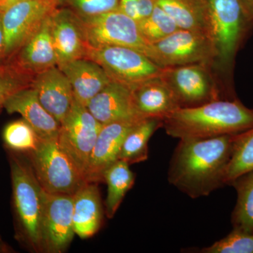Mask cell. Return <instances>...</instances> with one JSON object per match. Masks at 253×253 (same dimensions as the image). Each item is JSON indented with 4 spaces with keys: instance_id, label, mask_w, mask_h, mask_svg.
<instances>
[{
    "instance_id": "cell-1",
    "label": "cell",
    "mask_w": 253,
    "mask_h": 253,
    "mask_svg": "<svg viewBox=\"0 0 253 253\" xmlns=\"http://www.w3.org/2000/svg\"><path fill=\"white\" fill-rule=\"evenodd\" d=\"M234 136L179 139L169 163V184L191 199L209 196L226 185Z\"/></svg>"
},
{
    "instance_id": "cell-2",
    "label": "cell",
    "mask_w": 253,
    "mask_h": 253,
    "mask_svg": "<svg viewBox=\"0 0 253 253\" xmlns=\"http://www.w3.org/2000/svg\"><path fill=\"white\" fill-rule=\"evenodd\" d=\"M162 127L168 135L179 139L235 135L253 127V109L236 98L216 100L176 110L163 120Z\"/></svg>"
},
{
    "instance_id": "cell-3",
    "label": "cell",
    "mask_w": 253,
    "mask_h": 253,
    "mask_svg": "<svg viewBox=\"0 0 253 253\" xmlns=\"http://www.w3.org/2000/svg\"><path fill=\"white\" fill-rule=\"evenodd\" d=\"M9 161L16 239L36 252L43 251L42 219L45 191L28 158L9 150Z\"/></svg>"
},
{
    "instance_id": "cell-4",
    "label": "cell",
    "mask_w": 253,
    "mask_h": 253,
    "mask_svg": "<svg viewBox=\"0 0 253 253\" xmlns=\"http://www.w3.org/2000/svg\"><path fill=\"white\" fill-rule=\"evenodd\" d=\"M206 1L209 9L211 38L217 52L214 66L224 74L230 75L238 50L251 23L240 0Z\"/></svg>"
},
{
    "instance_id": "cell-5",
    "label": "cell",
    "mask_w": 253,
    "mask_h": 253,
    "mask_svg": "<svg viewBox=\"0 0 253 253\" xmlns=\"http://www.w3.org/2000/svg\"><path fill=\"white\" fill-rule=\"evenodd\" d=\"M27 155L38 182L49 194L73 195L86 183L58 138L41 139L38 148Z\"/></svg>"
},
{
    "instance_id": "cell-6",
    "label": "cell",
    "mask_w": 253,
    "mask_h": 253,
    "mask_svg": "<svg viewBox=\"0 0 253 253\" xmlns=\"http://www.w3.org/2000/svg\"><path fill=\"white\" fill-rule=\"evenodd\" d=\"M148 58L162 68L205 63L214 68L217 52L209 35L178 29L164 39L150 44Z\"/></svg>"
},
{
    "instance_id": "cell-7",
    "label": "cell",
    "mask_w": 253,
    "mask_h": 253,
    "mask_svg": "<svg viewBox=\"0 0 253 253\" xmlns=\"http://www.w3.org/2000/svg\"><path fill=\"white\" fill-rule=\"evenodd\" d=\"M213 66L205 63L163 68L161 78L172 91L179 109L225 99L214 79Z\"/></svg>"
},
{
    "instance_id": "cell-8",
    "label": "cell",
    "mask_w": 253,
    "mask_h": 253,
    "mask_svg": "<svg viewBox=\"0 0 253 253\" xmlns=\"http://www.w3.org/2000/svg\"><path fill=\"white\" fill-rule=\"evenodd\" d=\"M84 59L98 63L111 81L130 88L160 76L163 71L143 53L126 46H87Z\"/></svg>"
},
{
    "instance_id": "cell-9",
    "label": "cell",
    "mask_w": 253,
    "mask_h": 253,
    "mask_svg": "<svg viewBox=\"0 0 253 253\" xmlns=\"http://www.w3.org/2000/svg\"><path fill=\"white\" fill-rule=\"evenodd\" d=\"M58 6L55 0H18L0 10L4 35L2 59H12Z\"/></svg>"
},
{
    "instance_id": "cell-10",
    "label": "cell",
    "mask_w": 253,
    "mask_h": 253,
    "mask_svg": "<svg viewBox=\"0 0 253 253\" xmlns=\"http://www.w3.org/2000/svg\"><path fill=\"white\" fill-rule=\"evenodd\" d=\"M78 17L87 46H126L147 55L150 44L141 35L138 23L119 9L90 17Z\"/></svg>"
},
{
    "instance_id": "cell-11",
    "label": "cell",
    "mask_w": 253,
    "mask_h": 253,
    "mask_svg": "<svg viewBox=\"0 0 253 253\" xmlns=\"http://www.w3.org/2000/svg\"><path fill=\"white\" fill-rule=\"evenodd\" d=\"M101 124L86 106L73 100L60 126L58 141L84 177L91 151L97 139Z\"/></svg>"
},
{
    "instance_id": "cell-12",
    "label": "cell",
    "mask_w": 253,
    "mask_h": 253,
    "mask_svg": "<svg viewBox=\"0 0 253 253\" xmlns=\"http://www.w3.org/2000/svg\"><path fill=\"white\" fill-rule=\"evenodd\" d=\"M73 215V195L44 192L42 219L43 251L60 253L67 249L76 234Z\"/></svg>"
},
{
    "instance_id": "cell-13",
    "label": "cell",
    "mask_w": 253,
    "mask_h": 253,
    "mask_svg": "<svg viewBox=\"0 0 253 253\" xmlns=\"http://www.w3.org/2000/svg\"><path fill=\"white\" fill-rule=\"evenodd\" d=\"M50 31L58 65L84 58L86 44L81 20L68 8H56L49 16Z\"/></svg>"
},
{
    "instance_id": "cell-14",
    "label": "cell",
    "mask_w": 253,
    "mask_h": 253,
    "mask_svg": "<svg viewBox=\"0 0 253 253\" xmlns=\"http://www.w3.org/2000/svg\"><path fill=\"white\" fill-rule=\"evenodd\" d=\"M140 121H118L103 125L84 174L86 183L103 181L104 171L118 161L126 134Z\"/></svg>"
},
{
    "instance_id": "cell-15",
    "label": "cell",
    "mask_w": 253,
    "mask_h": 253,
    "mask_svg": "<svg viewBox=\"0 0 253 253\" xmlns=\"http://www.w3.org/2000/svg\"><path fill=\"white\" fill-rule=\"evenodd\" d=\"M101 124L124 121H140L129 86L111 81L86 106Z\"/></svg>"
},
{
    "instance_id": "cell-16",
    "label": "cell",
    "mask_w": 253,
    "mask_h": 253,
    "mask_svg": "<svg viewBox=\"0 0 253 253\" xmlns=\"http://www.w3.org/2000/svg\"><path fill=\"white\" fill-rule=\"evenodd\" d=\"M31 86L43 107L61 124L74 100L72 87L64 73L58 66L48 68L35 75Z\"/></svg>"
},
{
    "instance_id": "cell-17",
    "label": "cell",
    "mask_w": 253,
    "mask_h": 253,
    "mask_svg": "<svg viewBox=\"0 0 253 253\" xmlns=\"http://www.w3.org/2000/svg\"><path fill=\"white\" fill-rule=\"evenodd\" d=\"M57 66L70 82L75 99L86 107L89 101L112 81L98 63L84 58Z\"/></svg>"
},
{
    "instance_id": "cell-18",
    "label": "cell",
    "mask_w": 253,
    "mask_h": 253,
    "mask_svg": "<svg viewBox=\"0 0 253 253\" xmlns=\"http://www.w3.org/2000/svg\"><path fill=\"white\" fill-rule=\"evenodd\" d=\"M4 109L9 114L19 113L41 139L58 138L61 124L43 107L32 86L13 94L6 100Z\"/></svg>"
},
{
    "instance_id": "cell-19",
    "label": "cell",
    "mask_w": 253,
    "mask_h": 253,
    "mask_svg": "<svg viewBox=\"0 0 253 253\" xmlns=\"http://www.w3.org/2000/svg\"><path fill=\"white\" fill-rule=\"evenodd\" d=\"M131 89L136 109L142 118L163 120L179 109L172 91L160 76Z\"/></svg>"
},
{
    "instance_id": "cell-20",
    "label": "cell",
    "mask_w": 253,
    "mask_h": 253,
    "mask_svg": "<svg viewBox=\"0 0 253 253\" xmlns=\"http://www.w3.org/2000/svg\"><path fill=\"white\" fill-rule=\"evenodd\" d=\"M49 16L50 15L44 19L39 29L11 59L34 75L48 68L57 66V56L53 45L50 31Z\"/></svg>"
},
{
    "instance_id": "cell-21",
    "label": "cell",
    "mask_w": 253,
    "mask_h": 253,
    "mask_svg": "<svg viewBox=\"0 0 253 253\" xmlns=\"http://www.w3.org/2000/svg\"><path fill=\"white\" fill-rule=\"evenodd\" d=\"M102 205L97 186L86 183L73 194V228L83 239L94 236L101 225Z\"/></svg>"
},
{
    "instance_id": "cell-22",
    "label": "cell",
    "mask_w": 253,
    "mask_h": 253,
    "mask_svg": "<svg viewBox=\"0 0 253 253\" xmlns=\"http://www.w3.org/2000/svg\"><path fill=\"white\" fill-rule=\"evenodd\" d=\"M156 2L174 20L179 29L202 32L211 37L206 0H156Z\"/></svg>"
},
{
    "instance_id": "cell-23",
    "label": "cell",
    "mask_w": 253,
    "mask_h": 253,
    "mask_svg": "<svg viewBox=\"0 0 253 253\" xmlns=\"http://www.w3.org/2000/svg\"><path fill=\"white\" fill-rule=\"evenodd\" d=\"M163 120L146 118L136 123L123 141L118 160L128 164L144 162L148 159V144L155 131L162 127Z\"/></svg>"
},
{
    "instance_id": "cell-24",
    "label": "cell",
    "mask_w": 253,
    "mask_h": 253,
    "mask_svg": "<svg viewBox=\"0 0 253 253\" xmlns=\"http://www.w3.org/2000/svg\"><path fill=\"white\" fill-rule=\"evenodd\" d=\"M103 181L107 184V197L106 199V212L111 219L123 202L126 193L135 181V174L126 161L118 160L109 166L103 174Z\"/></svg>"
},
{
    "instance_id": "cell-25",
    "label": "cell",
    "mask_w": 253,
    "mask_h": 253,
    "mask_svg": "<svg viewBox=\"0 0 253 253\" xmlns=\"http://www.w3.org/2000/svg\"><path fill=\"white\" fill-rule=\"evenodd\" d=\"M229 185L235 189L237 200L231 213L233 229L253 234V170L241 174Z\"/></svg>"
},
{
    "instance_id": "cell-26",
    "label": "cell",
    "mask_w": 253,
    "mask_h": 253,
    "mask_svg": "<svg viewBox=\"0 0 253 253\" xmlns=\"http://www.w3.org/2000/svg\"><path fill=\"white\" fill-rule=\"evenodd\" d=\"M253 170V127L236 134L226 172V184L245 173Z\"/></svg>"
},
{
    "instance_id": "cell-27",
    "label": "cell",
    "mask_w": 253,
    "mask_h": 253,
    "mask_svg": "<svg viewBox=\"0 0 253 253\" xmlns=\"http://www.w3.org/2000/svg\"><path fill=\"white\" fill-rule=\"evenodd\" d=\"M34 76L14 59L0 64V109L15 93L31 86Z\"/></svg>"
},
{
    "instance_id": "cell-28",
    "label": "cell",
    "mask_w": 253,
    "mask_h": 253,
    "mask_svg": "<svg viewBox=\"0 0 253 253\" xmlns=\"http://www.w3.org/2000/svg\"><path fill=\"white\" fill-rule=\"evenodd\" d=\"M2 138L6 149L23 154L35 151L41 141L35 129L23 119L6 125Z\"/></svg>"
},
{
    "instance_id": "cell-29",
    "label": "cell",
    "mask_w": 253,
    "mask_h": 253,
    "mask_svg": "<svg viewBox=\"0 0 253 253\" xmlns=\"http://www.w3.org/2000/svg\"><path fill=\"white\" fill-rule=\"evenodd\" d=\"M138 25L141 35L149 44L157 42L179 29L174 20L157 4L151 14Z\"/></svg>"
},
{
    "instance_id": "cell-30",
    "label": "cell",
    "mask_w": 253,
    "mask_h": 253,
    "mask_svg": "<svg viewBox=\"0 0 253 253\" xmlns=\"http://www.w3.org/2000/svg\"><path fill=\"white\" fill-rule=\"evenodd\" d=\"M202 253H253V234L233 229L226 237L204 248Z\"/></svg>"
},
{
    "instance_id": "cell-31",
    "label": "cell",
    "mask_w": 253,
    "mask_h": 253,
    "mask_svg": "<svg viewBox=\"0 0 253 253\" xmlns=\"http://www.w3.org/2000/svg\"><path fill=\"white\" fill-rule=\"evenodd\" d=\"M78 16L90 17L118 9L119 0H60Z\"/></svg>"
},
{
    "instance_id": "cell-32",
    "label": "cell",
    "mask_w": 253,
    "mask_h": 253,
    "mask_svg": "<svg viewBox=\"0 0 253 253\" xmlns=\"http://www.w3.org/2000/svg\"><path fill=\"white\" fill-rule=\"evenodd\" d=\"M156 4V0H119L118 9L139 23L151 14Z\"/></svg>"
},
{
    "instance_id": "cell-33",
    "label": "cell",
    "mask_w": 253,
    "mask_h": 253,
    "mask_svg": "<svg viewBox=\"0 0 253 253\" xmlns=\"http://www.w3.org/2000/svg\"><path fill=\"white\" fill-rule=\"evenodd\" d=\"M248 21L253 23V0H240Z\"/></svg>"
},
{
    "instance_id": "cell-34",
    "label": "cell",
    "mask_w": 253,
    "mask_h": 253,
    "mask_svg": "<svg viewBox=\"0 0 253 253\" xmlns=\"http://www.w3.org/2000/svg\"><path fill=\"white\" fill-rule=\"evenodd\" d=\"M4 49V35L3 31L2 23H1V14H0V60L3 59Z\"/></svg>"
},
{
    "instance_id": "cell-35",
    "label": "cell",
    "mask_w": 253,
    "mask_h": 253,
    "mask_svg": "<svg viewBox=\"0 0 253 253\" xmlns=\"http://www.w3.org/2000/svg\"><path fill=\"white\" fill-rule=\"evenodd\" d=\"M13 250L0 237V253H8L13 252Z\"/></svg>"
},
{
    "instance_id": "cell-36",
    "label": "cell",
    "mask_w": 253,
    "mask_h": 253,
    "mask_svg": "<svg viewBox=\"0 0 253 253\" xmlns=\"http://www.w3.org/2000/svg\"><path fill=\"white\" fill-rule=\"evenodd\" d=\"M17 1L18 0H0V10L4 9L6 6Z\"/></svg>"
},
{
    "instance_id": "cell-37",
    "label": "cell",
    "mask_w": 253,
    "mask_h": 253,
    "mask_svg": "<svg viewBox=\"0 0 253 253\" xmlns=\"http://www.w3.org/2000/svg\"><path fill=\"white\" fill-rule=\"evenodd\" d=\"M55 1H57L58 4H59V1H60V0H55Z\"/></svg>"
}]
</instances>
